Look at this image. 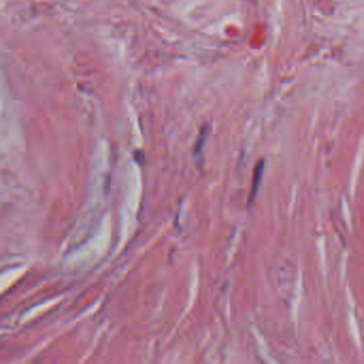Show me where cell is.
I'll use <instances>...</instances> for the list:
<instances>
[{
  "label": "cell",
  "mask_w": 364,
  "mask_h": 364,
  "mask_svg": "<svg viewBox=\"0 0 364 364\" xmlns=\"http://www.w3.org/2000/svg\"><path fill=\"white\" fill-rule=\"evenodd\" d=\"M263 171H264V162L262 160V162L256 166V168L254 170V176H253V182H252V191H251L252 198H253L257 193L258 185H260L261 180H262Z\"/></svg>",
  "instance_id": "6da1fadb"
},
{
  "label": "cell",
  "mask_w": 364,
  "mask_h": 364,
  "mask_svg": "<svg viewBox=\"0 0 364 364\" xmlns=\"http://www.w3.org/2000/svg\"><path fill=\"white\" fill-rule=\"evenodd\" d=\"M207 133H208V128H207V126H204V127L202 128V131H201V133L199 135L198 140H196V147H195V152L196 153H199L200 150L202 149V145H203V143H204V141L206 139Z\"/></svg>",
  "instance_id": "7a4b0ae2"
}]
</instances>
